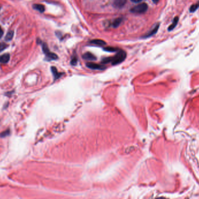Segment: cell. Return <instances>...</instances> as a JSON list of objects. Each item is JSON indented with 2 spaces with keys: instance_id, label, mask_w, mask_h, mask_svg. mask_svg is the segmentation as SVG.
Returning <instances> with one entry per match:
<instances>
[{
  "instance_id": "ffe728a7",
  "label": "cell",
  "mask_w": 199,
  "mask_h": 199,
  "mask_svg": "<svg viewBox=\"0 0 199 199\" xmlns=\"http://www.w3.org/2000/svg\"><path fill=\"white\" fill-rule=\"evenodd\" d=\"M9 133H10L9 130H7V131H6L5 133H3L1 134V136H2V137H6V135H8Z\"/></svg>"
},
{
  "instance_id": "9c48e42d",
  "label": "cell",
  "mask_w": 199,
  "mask_h": 199,
  "mask_svg": "<svg viewBox=\"0 0 199 199\" xmlns=\"http://www.w3.org/2000/svg\"><path fill=\"white\" fill-rule=\"evenodd\" d=\"M90 43L92 44H94L96 45H98V46H103V45H105L106 44L104 41H103L102 40H100V39L93 40L90 41Z\"/></svg>"
},
{
  "instance_id": "277c9868",
  "label": "cell",
  "mask_w": 199,
  "mask_h": 199,
  "mask_svg": "<svg viewBox=\"0 0 199 199\" xmlns=\"http://www.w3.org/2000/svg\"><path fill=\"white\" fill-rule=\"evenodd\" d=\"M86 66L92 70H104L105 67L104 66H101L94 63H87Z\"/></svg>"
},
{
  "instance_id": "3957f363",
  "label": "cell",
  "mask_w": 199,
  "mask_h": 199,
  "mask_svg": "<svg viewBox=\"0 0 199 199\" xmlns=\"http://www.w3.org/2000/svg\"><path fill=\"white\" fill-rule=\"evenodd\" d=\"M42 47H43V50L44 53L46 55L47 57L49 59V60H56L58 59V56L55 54L53 53L50 51V50L48 48L47 45L46 43H43Z\"/></svg>"
},
{
  "instance_id": "44dd1931",
  "label": "cell",
  "mask_w": 199,
  "mask_h": 199,
  "mask_svg": "<svg viewBox=\"0 0 199 199\" xmlns=\"http://www.w3.org/2000/svg\"><path fill=\"white\" fill-rule=\"evenodd\" d=\"M3 35V31L1 29V28L0 27V38H1Z\"/></svg>"
},
{
  "instance_id": "5b68a950",
  "label": "cell",
  "mask_w": 199,
  "mask_h": 199,
  "mask_svg": "<svg viewBox=\"0 0 199 199\" xmlns=\"http://www.w3.org/2000/svg\"><path fill=\"white\" fill-rule=\"evenodd\" d=\"M126 3V0H114V6L118 8L123 7Z\"/></svg>"
},
{
  "instance_id": "5bb4252c",
  "label": "cell",
  "mask_w": 199,
  "mask_h": 199,
  "mask_svg": "<svg viewBox=\"0 0 199 199\" xmlns=\"http://www.w3.org/2000/svg\"><path fill=\"white\" fill-rule=\"evenodd\" d=\"M14 36V32L13 31H10L8 32V34L6 35V40H11Z\"/></svg>"
},
{
  "instance_id": "7c38bea8",
  "label": "cell",
  "mask_w": 199,
  "mask_h": 199,
  "mask_svg": "<svg viewBox=\"0 0 199 199\" xmlns=\"http://www.w3.org/2000/svg\"><path fill=\"white\" fill-rule=\"evenodd\" d=\"M178 22V17H176V18L174 19V20L173 21V22H172V24H171V25L169 27L168 30H169V31H171V30L173 29L176 26Z\"/></svg>"
},
{
  "instance_id": "7402d4cb",
  "label": "cell",
  "mask_w": 199,
  "mask_h": 199,
  "mask_svg": "<svg viewBox=\"0 0 199 199\" xmlns=\"http://www.w3.org/2000/svg\"><path fill=\"white\" fill-rule=\"evenodd\" d=\"M131 1L134 3H139V2H140L141 0H131Z\"/></svg>"
},
{
  "instance_id": "7a4b0ae2",
  "label": "cell",
  "mask_w": 199,
  "mask_h": 199,
  "mask_svg": "<svg viewBox=\"0 0 199 199\" xmlns=\"http://www.w3.org/2000/svg\"><path fill=\"white\" fill-rule=\"evenodd\" d=\"M147 5L146 3H142L132 8L130 11L134 14H143L147 11Z\"/></svg>"
},
{
  "instance_id": "ba28073f",
  "label": "cell",
  "mask_w": 199,
  "mask_h": 199,
  "mask_svg": "<svg viewBox=\"0 0 199 199\" xmlns=\"http://www.w3.org/2000/svg\"><path fill=\"white\" fill-rule=\"evenodd\" d=\"M51 71H52V73L53 74V75H54V80H57V79H58L61 76H62V74L61 73H60L58 70H57V68L54 67H51Z\"/></svg>"
},
{
  "instance_id": "4fadbf2b",
  "label": "cell",
  "mask_w": 199,
  "mask_h": 199,
  "mask_svg": "<svg viewBox=\"0 0 199 199\" xmlns=\"http://www.w3.org/2000/svg\"><path fill=\"white\" fill-rule=\"evenodd\" d=\"M158 25H157L156 27H155L153 29V31H151V32H150L149 33H148V34L147 35H146V38L147 37H149V36H152L153 35H154V34H155V33H156V32L157 31V30H158Z\"/></svg>"
},
{
  "instance_id": "2e32d148",
  "label": "cell",
  "mask_w": 199,
  "mask_h": 199,
  "mask_svg": "<svg viewBox=\"0 0 199 199\" xmlns=\"http://www.w3.org/2000/svg\"><path fill=\"white\" fill-rule=\"evenodd\" d=\"M198 7H199V3H197V4H196L193 5V6H191V7L190 8V11L191 12H194V11H196V10L198 8Z\"/></svg>"
},
{
  "instance_id": "e0dca14e",
  "label": "cell",
  "mask_w": 199,
  "mask_h": 199,
  "mask_svg": "<svg viewBox=\"0 0 199 199\" xmlns=\"http://www.w3.org/2000/svg\"><path fill=\"white\" fill-rule=\"evenodd\" d=\"M111 57H107V58H105L104 59H103L102 60V63L103 64H107L108 63H111Z\"/></svg>"
},
{
  "instance_id": "6da1fadb",
  "label": "cell",
  "mask_w": 199,
  "mask_h": 199,
  "mask_svg": "<svg viewBox=\"0 0 199 199\" xmlns=\"http://www.w3.org/2000/svg\"><path fill=\"white\" fill-rule=\"evenodd\" d=\"M126 54L125 52L123 50H119V52L117 53V54L115 56L111 57V63H112V65H117L123 62L126 59Z\"/></svg>"
},
{
  "instance_id": "52a82bcc",
  "label": "cell",
  "mask_w": 199,
  "mask_h": 199,
  "mask_svg": "<svg viewBox=\"0 0 199 199\" xmlns=\"http://www.w3.org/2000/svg\"><path fill=\"white\" fill-rule=\"evenodd\" d=\"M10 54H4L0 56V63H7L10 60Z\"/></svg>"
},
{
  "instance_id": "30bf717a",
  "label": "cell",
  "mask_w": 199,
  "mask_h": 199,
  "mask_svg": "<svg viewBox=\"0 0 199 199\" xmlns=\"http://www.w3.org/2000/svg\"><path fill=\"white\" fill-rule=\"evenodd\" d=\"M33 8L40 13H43L45 11L44 6L41 4H35L33 6Z\"/></svg>"
},
{
  "instance_id": "9a60e30c",
  "label": "cell",
  "mask_w": 199,
  "mask_h": 199,
  "mask_svg": "<svg viewBox=\"0 0 199 199\" xmlns=\"http://www.w3.org/2000/svg\"><path fill=\"white\" fill-rule=\"evenodd\" d=\"M104 50H105L107 52H116L117 50H119V49L118 48H116V47H105L104 49Z\"/></svg>"
},
{
  "instance_id": "d6986e66",
  "label": "cell",
  "mask_w": 199,
  "mask_h": 199,
  "mask_svg": "<svg viewBox=\"0 0 199 199\" xmlns=\"http://www.w3.org/2000/svg\"><path fill=\"white\" fill-rule=\"evenodd\" d=\"M7 46L4 44V43H1L0 44V51H1V50H3L4 49L6 48Z\"/></svg>"
},
{
  "instance_id": "8992f818",
  "label": "cell",
  "mask_w": 199,
  "mask_h": 199,
  "mask_svg": "<svg viewBox=\"0 0 199 199\" xmlns=\"http://www.w3.org/2000/svg\"><path fill=\"white\" fill-rule=\"evenodd\" d=\"M83 58L87 61H94L96 60V56H94L93 54H92L91 53L87 52L86 53H85V54H83Z\"/></svg>"
},
{
  "instance_id": "8fae6325",
  "label": "cell",
  "mask_w": 199,
  "mask_h": 199,
  "mask_svg": "<svg viewBox=\"0 0 199 199\" xmlns=\"http://www.w3.org/2000/svg\"><path fill=\"white\" fill-rule=\"evenodd\" d=\"M122 21V18H118L115 19L114 20V21L113 22V23H112L113 27L117 28L119 26V25L121 24Z\"/></svg>"
},
{
  "instance_id": "603a6c76",
  "label": "cell",
  "mask_w": 199,
  "mask_h": 199,
  "mask_svg": "<svg viewBox=\"0 0 199 199\" xmlns=\"http://www.w3.org/2000/svg\"><path fill=\"white\" fill-rule=\"evenodd\" d=\"M159 0H153V1L154 3H157L158 2Z\"/></svg>"
},
{
  "instance_id": "ac0fdd59",
  "label": "cell",
  "mask_w": 199,
  "mask_h": 199,
  "mask_svg": "<svg viewBox=\"0 0 199 199\" xmlns=\"http://www.w3.org/2000/svg\"><path fill=\"white\" fill-rule=\"evenodd\" d=\"M77 62H78V60H77L76 57H74V58H73V59H72V60H71V64H72V66H75V65H76Z\"/></svg>"
}]
</instances>
